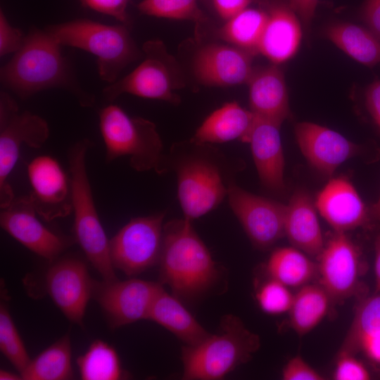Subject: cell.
Wrapping results in <instances>:
<instances>
[{
  "mask_svg": "<svg viewBox=\"0 0 380 380\" xmlns=\"http://www.w3.org/2000/svg\"><path fill=\"white\" fill-rule=\"evenodd\" d=\"M293 296L289 287L271 278L262 284L256 293V300L260 309L272 315L289 312Z\"/></svg>",
  "mask_w": 380,
  "mask_h": 380,
  "instance_id": "obj_35",
  "label": "cell"
},
{
  "mask_svg": "<svg viewBox=\"0 0 380 380\" xmlns=\"http://www.w3.org/2000/svg\"><path fill=\"white\" fill-rule=\"evenodd\" d=\"M227 198L234 214L256 248L268 249L285 236L286 205L252 194L236 184L231 186Z\"/></svg>",
  "mask_w": 380,
  "mask_h": 380,
  "instance_id": "obj_14",
  "label": "cell"
},
{
  "mask_svg": "<svg viewBox=\"0 0 380 380\" xmlns=\"http://www.w3.org/2000/svg\"><path fill=\"white\" fill-rule=\"evenodd\" d=\"M25 36L22 31L13 26L4 12L0 11V56L15 53L25 42Z\"/></svg>",
  "mask_w": 380,
  "mask_h": 380,
  "instance_id": "obj_37",
  "label": "cell"
},
{
  "mask_svg": "<svg viewBox=\"0 0 380 380\" xmlns=\"http://www.w3.org/2000/svg\"><path fill=\"white\" fill-rule=\"evenodd\" d=\"M331 299L319 284H305L294 294L289 311V324L299 336H303L316 327L326 316Z\"/></svg>",
  "mask_w": 380,
  "mask_h": 380,
  "instance_id": "obj_28",
  "label": "cell"
},
{
  "mask_svg": "<svg viewBox=\"0 0 380 380\" xmlns=\"http://www.w3.org/2000/svg\"><path fill=\"white\" fill-rule=\"evenodd\" d=\"M278 65L255 68L247 84L250 110L260 118L281 125L291 112L284 75Z\"/></svg>",
  "mask_w": 380,
  "mask_h": 380,
  "instance_id": "obj_22",
  "label": "cell"
},
{
  "mask_svg": "<svg viewBox=\"0 0 380 380\" xmlns=\"http://www.w3.org/2000/svg\"><path fill=\"white\" fill-rule=\"evenodd\" d=\"M325 34L334 44L357 62L370 67L380 62V39L369 29L340 23L329 26Z\"/></svg>",
  "mask_w": 380,
  "mask_h": 380,
  "instance_id": "obj_27",
  "label": "cell"
},
{
  "mask_svg": "<svg viewBox=\"0 0 380 380\" xmlns=\"http://www.w3.org/2000/svg\"><path fill=\"white\" fill-rule=\"evenodd\" d=\"M317 258L320 285L331 303H341L355 294L362 268L361 252L346 232H335Z\"/></svg>",
  "mask_w": 380,
  "mask_h": 380,
  "instance_id": "obj_13",
  "label": "cell"
},
{
  "mask_svg": "<svg viewBox=\"0 0 380 380\" xmlns=\"http://www.w3.org/2000/svg\"><path fill=\"white\" fill-rule=\"evenodd\" d=\"M160 282L183 303L198 300L210 293L221 272L208 248L185 217L163 226L159 259Z\"/></svg>",
  "mask_w": 380,
  "mask_h": 380,
  "instance_id": "obj_3",
  "label": "cell"
},
{
  "mask_svg": "<svg viewBox=\"0 0 380 380\" xmlns=\"http://www.w3.org/2000/svg\"><path fill=\"white\" fill-rule=\"evenodd\" d=\"M252 0H213L215 9L219 16L227 21L244 10Z\"/></svg>",
  "mask_w": 380,
  "mask_h": 380,
  "instance_id": "obj_41",
  "label": "cell"
},
{
  "mask_svg": "<svg viewBox=\"0 0 380 380\" xmlns=\"http://www.w3.org/2000/svg\"><path fill=\"white\" fill-rule=\"evenodd\" d=\"M160 282L132 278L125 281L94 280L91 298L99 305L112 329L148 319L152 305L163 289Z\"/></svg>",
  "mask_w": 380,
  "mask_h": 380,
  "instance_id": "obj_11",
  "label": "cell"
},
{
  "mask_svg": "<svg viewBox=\"0 0 380 380\" xmlns=\"http://www.w3.org/2000/svg\"><path fill=\"white\" fill-rule=\"evenodd\" d=\"M148 319L170 331L186 346H196L210 335L184 303L164 289L155 299Z\"/></svg>",
  "mask_w": 380,
  "mask_h": 380,
  "instance_id": "obj_25",
  "label": "cell"
},
{
  "mask_svg": "<svg viewBox=\"0 0 380 380\" xmlns=\"http://www.w3.org/2000/svg\"><path fill=\"white\" fill-rule=\"evenodd\" d=\"M5 292L1 291L0 305V350L21 375L30 364L31 359L13 321L8 306L5 301Z\"/></svg>",
  "mask_w": 380,
  "mask_h": 380,
  "instance_id": "obj_33",
  "label": "cell"
},
{
  "mask_svg": "<svg viewBox=\"0 0 380 380\" xmlns=\"http://www.w3.org/2000/svg\"><path fill=\"white\" fill-rule=\"evenodd\" d=\"M267 19L265 9L247 7L227 20L217 36L229 44L258 53V44Z\"/></svg>",
  "mask_w": 380,
  "mask_h": 380,
  "instance_id": "obj_30",
  "label": "cell"
},
{
  "mask_svg": "<svg viewBox=\"0 0 380 380\" xmlns=\"http://www.w3.org/2000/svg\"><path fill=\"white\" fill-rule=\"evenodd\" d=\"M367 108L380 129V80L372 82L365 93Z\"/></svg>",
  "mask_w": 380,
  "mask_h": 380,
  "instance_id": "obj_43",
  "label": "cell"
},
{
  "mask_svg": "<svg viewBox=\"0 0 380 380\" xmlns=\"http://www.w3.org/2000/svg\"><path fill=\"white\" fill-rule=\"evenodd\" d=\"M32 191L29 196L37 214L46 221L72 212L70 179L53 157L42 155L27 165Z\"/></svg>",
  "mask_w": 380,
  "mask_h": 380,
  "instance_id": "obj_17",
  "label": "cell"
},
{
  "mask_svg": "<svg viewBox=\"0 0 380 380\" xmlns=\"http://www.w3.org/2000/svg\"><path fill=\"white\" fill-rule=\"evenodd\" d=\"M99 118L106 162L127 156L135 170L157 172L164 153L162 140L153 122L129 116L114 104L101 108Z\"/></svg>",
  "mask_w": 380,
  "mask_h": 380,
  "instance_id": "obj_7",
  "label": "cell"
},
{
  "mask_svg": "<svg viewBox=\"0 0 380 380\" xmlns=\"http://www.w3.org/2000/svg\"><path fill=\"white\" fill-rule=\"evenodd\" d=\"M91 143L78 141L68 151L75 239L104 281L118 280L110 256V240L99 217L86 167Z\"/></svg>",
  "mask_w": 380,
  "mask_h": 380,
  "instance_id": "obj_6",
  "label": "cell"
},
{
  "mask_svg": "<svg viewBox=\"0 0 380 380\" xmlns=\"http://www.w3.org/2000/svg\"><path fill=\"white\" fill-rule=\"evenodd\" d=\"M82 4L98 13L111 16L130 26V19L127 13L129 0H80Z\"/></svg>",
  "mask_w": 380,
  "mask_h": 380,
  "instance_id": "obj_38",
  "label": "cell"
},
{
  "mask_svg": "<svg viewBox=\"0 0 380 380\" xmlns=\"http://www.w3.org/2000/svg\"><path fill=\"white\" fill-rule=\"evenodd\" d=\"M360 352L370 360L380 364V333L367 337L362 343Z\"/></svg>",
  "mask_w": 380,
  "mask_h": 380,
  "instance_id": "obj_44",
  "label": "cell"
},
{
  "mask_svg": "<svg viewBox=\"0 0 380 380\" xmlns=\"http://www.w3.org/2000/svg\"><path fill=\"white\" fill-rule=\"evenodd\" d=\"M295 135L304 157L325 176H331L343 163L360 151L357 145L340 133L312 122L297 123Z\"/></svg>",
  "mask_w": 380,
  "mask_h": 380,
  "instance_id": "obj_18",
  "label": "cell"
},
{
  "mask_svg": "<svg viewBox=\"0 0 380 380\" xmlns=\"http://www.w3.org/2000/svg\"><path fill=\"white\" fill-rule=\"evenodd\" d=\"M241 167L239 160L212 144L190 139L171 146L156 173L175 174L184 217L192 221L220 205Z\"/></svg>",
  "mask_w": 380,
  "mask_h": 380,
  "instance_id": "obj_1",
  "label": "cell"
},
{
  "mask_svg": "<svg viewBox=\"0 0 380 380\" xmlns=\"http://www.w3.org/2000/svg\"><path fill=\"white\" fill-rule=\"evenodd\" d=\"M1 228L13 239L50 262L76 242L75 238L59 236L45 227L29 196L15 198L1 208Z\"/></svg>",
  "mask_w": 380,
  "mask_h": 380,
  "instance_id": "obj_15",
  "label": "cell"
},
{
  "mask_svg": "<svg viewBox=\"0 0 380 380\" xmlns=\"http://www.w3.org/2000/svg\"><path fill=\"white\" fill-rule=\"evenodd\" d=\"M61 46L87 51L96 58L99 77L109 84L138 60L143 52L130 33V26L107 25L90 19H75L44 28Z\"/></svg>",
  "mask_w": 380,
  "mask_h": 380,
  "instance_id": "obj_4",
  "label": "cell"
},
{
  "mask_svg": "<svg viewBox=\"0 0 380 380\" xmlns=\"http://www.w3.org/2000/svg\"><path fill=\"white\" fill-rule=\"evenodd\" d=\"M289 4L301 22L304 31L308 34L318 0H289Z\"/></svg>",
  "mask_w": 380,
  "mask_h": 380,
  "instance_id": "obj_40",
  "label": "cell"
},
{
  "mask_svg": "<svg viewBox=\"0 0 380 380\" xmlns=\"http://www.w3.org/2000/svg\"><path fill=\"white\" fill-rule=\"evenodd\" d=\"M269 278L286 286L301 287L317 275V264L295 247H281L272 251L265 265Z\"/></svg>",
  "mask_w": 380,
  "mask_h": 380,
  "instance_id": "obj_26",
  "label": "cell"
},
{
  "mask_svg": "<svg viewBox=\"0 0 380 380\" xmlns=\"http://www.w3.org/2000/svg\"><path fill=\"white\" fill-rule=\"evenodd\" d=\"M315 203L335 232L367 227L372 218L355 186L343 177L331 179L317 194Z\"/></svg>",
  "mask_w": 380,
  "mask_h": 380,
  "instance_id": "obj_19",
  "label": "cell"
},
{
  "mask_svg": "<svg viewBox=\"0 0 380 380\" xmlns=\"http://www.w3.org/2000/svg\"><path fill=\"white\" fill-rule=\"evenodd\" d=\"M255 120V115L232 101L211 113L196 130L191 139L207 144L234 140L247 142Z\"/></svg>",
  "mask_w": 380,
  "mask_h": 380,
  "instance_id": "obj_24",
  "label": "cell"
},
{
  "mask_svg": "<svg viewBox=\"0 0 380 380\" xmlns=\"http://www.w3.org/2000/svg\"><path fill=\"white\" fill-rule=\"evenodd\" d=\"M45 272L44 289L64 316L83 327L94 281L85 262L76 257L59 258Z\"/></svg>",
  "mask_w": 380,
  "mask_h": 380,
  "instance_id": "obj_12",
  "label": "cell"
},
{
  "mask_svg": "<svg viewBox=\"0 0 380 380\" xmlns=\"http://www.w3.org/2000/svg\"><path fill=\"white\" fill-rule=\"evenodd\" d=\"M260 346L259 336L246 328L239 317L224 315L220 333L210 334L196 346L182 348V377L187 380L222 379L249 361Z\"/></svg>",
  "mask_w": 380,
  "mask_h": 380,
  "instance_id": "obj_5",
  "label": "cell"
},
{
  "mask_svg": "<svg viewBox=\"0 0 380 380\" xmlns=\"http://www.w3.org/2000/svg\"><path fill=\"white\" fill-rule=\"evenodd\" d=\"M143 14L167 19L190 20L197 25L205 23L207 16L197 0H142L137 5Z\"/></svg>",
  "mask_w": 380,
  "mask_h": 380,
  "instance_id": "obj_34",
  "label": "cell"
},
{
  "mask_svg": "<svg viewBox=\"0 0 380 380\" xmlns=\"http://www.w3.org/2000/svg\"><path fill=\"white\" fill-rule=\"evenodd\" d=\"M68 334L31 360L21 374L24 380H67L73 377Z\"/></svg>",
  "mask_w": 380,
  "mask_h": 380,
  "instance_id": "obj_29",
  "label": "cell"
},
{
  "mask_svg": "<svg viewBox=\"0 0 380 380\" xmlns=\"http://www.w3.org/2000/svg\"><path fill=\"white\" fill-rule=\"evenodd\" d=\"M144 60L131 72L109 84L103 90L106 100L113 101L123 94L179 104L175 91L185 86L183 72L177 60L159 39L146 42Z\"/></svg>",
  "mask_w": 380,
  "mask_h": 380,
  "instance_id": "obj_8",
  "label": "cell"
},
{
  "mask_svg": "<svg viewBox=\"0 0 380 380\" xmlns=\"http://www.w3.org/2000/svg\"><path fill=\"white\" fill-rule=\"evenodd\" d=\"M378 333H380V292L364 298L357 305L338 354L355 355L360 352L363 341Z\"/></svg>",
  "mask_w": 380,
  "mask_h": 380,
  "instance_id": "obj_32",
  "label": "cell"
},
{
  "mask_svg": "<svg viewBox=\"0 0 380 380\" xmlns=\"http://www.w3.org/2000/svg\"><path fill=\"white\" fill-rule=\"evenodd\" d=\"M61 46L45 29L32 28L20 49L1 68V85L21 99L47 89H63L81 106H93L94 96L82 87Z\"/></svg>",
  "mask_w": 380,
  "mask_h": 380,
  "instance_id": "obj_2",
  "label": "cell"
},
{
  "mask_svg": "<svg viewBox=\"0 0 380 380\" xmlns=\"http://www.w3.org/2000/svg\"><path fill=\"white\" fill-rule=\"evenodd\" d=\"M77 364L83 380H118L125 374L116 350L101 340L92 342Z\"/></svg>",
  "mask_w": 380,
  "mask_h": 380,
  "instance_id": "obj_31",
  "label": "cell"
},
{
  "mask_svg": "<svg viewBox=\"0 0 380 380\" xmlns=\"http://www.w3.org/2000/svg\"><path fill=\"white\" fill-rule=\"evenodd\" d=\"M335 380H368L371 374L365 365L355 355L338 354L336 367L333 373Z\"/></svg>",
  "mask_w": 380,
  "mask_h": 380,
  "instance_id": "obj_36",
  "label": "cell"
},
{
  "mask_svg": "<svg viewBox=\"0 0 380 380\" xmlns=\"http://www.w3.org/2000/svg\"><path fill=\"white\" fill-rule=\"evenodd\" d=\"M284 380H323L324 377L308 365L300 355L289 360L281 371Z\"/></svg>",
  "mask_w": 380,
  "mask_h": 380,
  "instance_id": "obj_39",
  "label": "cell"
},
{
  "mask_svg": "<svg viewBox=\"0 0 380 380\" xmlns=\"http://www.w3.org/2000/svg\"><path fill=\"white\" fill-rule=\"evenodd\" d=\"M265 3L267 19L258 53L272 63L279 64L293 57L298 49L302 37L300 21L289 4L272 0Z\"/></svg>",
  "mask_w": 380,
  "mask_h": 380,
  "instance_id": "obj_21",
  "label": "cell"
},
{
  "mask_svg": "<svg viewBox=\"0 0 380 380\" xmlns=\"http://www.w3.org/2000/svg\"><path fill=\"white\" fill-rule=\"evenodd\" d=\"M316 209L305 190H296L286 205L284 234L293 247L318 258L325 244Z\"/></svg>",
  "mask_w": 380,
  "mask_h": 380,
  "instance_id": "obj_23",
  "label": "cell"
},
{
  "mask_svg": "<svg viewBox=\"0 0 380 380\" xmlns=\"http://www.w3.org/2000/svg\"><path fill=\"white\" fill-rule=\"evenodd\" d=\"M374 277L375 286L374 293L380 292V233L378 234L374 239Z\"/></svg>",
  "mask_w": 380,
  "mask_h": 380,
  "instance_id": "obj_45",
  "label": "cell"
},
{
  "mask_svg": "<svg viewBox=\"0 0 380 380\" xmlns=\"http://www.w3.org/2000/svg\"><path fill=\"white\" fill-rule=\"evenodd\" d=\"M280 127L275 122L255 115L248 140L261 184L276 194L285 189Z\"/></svg>",
  "mask_w": 380,
  "mask_h": 380,
  "instance_id": "obj_20",
  "label": "cell"
},
{
  "mask_svg": "<svg viewBox=\"0 0 380 380\" xmlns=\"http://www.w3.org/2000/svg\"><path fill=\"white\" fill-rule=\"evenodd\" d=\"M372 217L380 222V196L377 201L369 208Z\"/></svg>",
  "mask_w": 380,
  "mask_h": 380,
  "instance_id": "obj_47",
  "label": "cell"
},
{
  "mask_svg": "<svg viewBox=\"0 0 380 380\" xmlns=\"http://www.w3.org/2000/svg\"><path fill=\"white\" fill-rule=\"evenodd\" d=\"M165 215L133 218L113 236L110 256L115 269L135 276L158 264Z\"/></svg>",
  "mask_w": 380,
  "mask_h": 380,
  "instance_id": "obj_10",
  "label": "cell"
},
{
  "mask_svg": "<svg viewBox=\"0 0 380 380\" xmlns=\"http://www.w3.org/2000/svg\"><path fill=\"white\" fill-rule=\"evenodd\" d=\"M362 15L368 29L380 39V0H366Z\"/></svg>",
  "mask_w": 380,
  "mask_h": 380,
  "instance_id": "obj_42",
  "label": "cell"
},
{
  "mask_svg": "<svg viewBox=\"0 0 380 380\" xmlns=\"http://www.w3.org/2000/svg\"><path fill=\"white\" fill-rule=\"evenodd\" d=\"M254 55L229 44L208 43L197 49L191 68L196 80L205 86L247 84L255 69Z\"/></svg>",
  "mask_w": 380,
  "mask_h": 380,
  "instance_id": "obj_16",
  "label": "cell"
},
{
  "mask_svg": "<svg viewBox=\"0 0 380 380\" xmlns=\"http://www.w3.org/2000/svg\"><path fill=\"white\" fill-rule=\"evenodd\" d=\"M49 136L47 122L30 111H20L7 92L0 94V206L8 205L15 198L8 179L13 170L21 147L26 144L41 148Z\"/></svg>",
  "mask_w": 380,
  "mask_h": 380,
  "instance_id": "obj_9",
  "label": "cell"
},
{
  "mask_svg": "<svg viewBox=\"0 0 380 380\" xmlns=\"http://www.w3.org/2000/svg\"><path fill=\"white\" fill-rule=\"evenodd\" d=\"M0 379L1 380H19L23 379L20 374L13 373L4 369L0 371Z\"/></svg>",
  "mask_w": 380,
  "mask_h": 380,
  "instance_id": "obj_46",
  "label": "cell"
}]
</instances>
